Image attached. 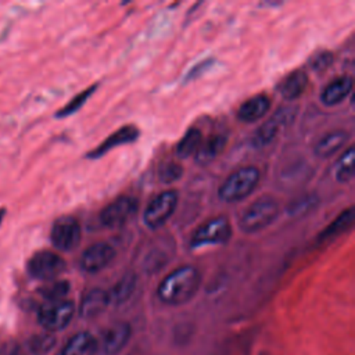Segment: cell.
Returning a JSON list of instances; mask_svg holds the SVG:
<instances>
[{
    "instance_id": "cell-1",
    "label": "cell",
    "mask_w": 355,
    "mask_h": 355,
    "mask_svg": "<svg viewBox=\"0 0 355 355\" xmlns=\"http://www.w3.org/2000/svg\"><path fill=\"white\" fill-rule=\"evenodd\" d=\"M200 283V270L193 265H182L161 280L157 288V297L166 305H183L197 294Z\"/></svg>"
},
{
    "instance_id": "cell-2",
    "label": "cell",
    "mask_w": 355,
    "mask_h": 355,
    "mask_svg": "<svg viewBox=\"0 0 355 355\" xmlns=\"http://www.w3.org/2000/svg\"><path fill=\"white\" fill-rule=\"evenodd\" d=\"M259 169L254 165L239 168L220 184L218 197L225 202H239L252 194L259 183Z\"/></svg>"
},
{
    "instance_id": "cell-3",
    "label": "cell",
    "mask_w": 355,
    "mask_h": 355,
    "mask_svg": "<svg viewBox=\"0 0 355 355\" xmlns=\"http://www.w3.org/2000/svg\"><path fill=\"white\" fill-rule=\"evenodd\" d=\"M279 215V204L272 197H261L245 208L239 219V227L243 233L252 234L263 230Z\"/></svg>"
},
{
    "instance_id": "cell-4",
    "label": "cell",
    "mask_w": 355,
    "mask_h": 355,
    "mask_svg": "<svg viewBox=\"0 0 355 355\" xmlns=\"http://www.w3.org/2000/svg\"><path fill=\"white\" fill-rule=\"evenodd\" d=\"M233 236L232 223L226 216H215L198 226L190 237L189 247L200 250L209 245H223Z\"/></svg>"
},
{
    "instance_id": "cell-5",
    "label": "cell",
    "mask_w": 355,
    "mask_h": 355,
    "mask_svg": "<svg viewBox=\"0 0 355 355\" xmlns=\"http://www.w3.org/2000/svg\"><path fill=\"white\" fill-rule=\"evenodd\" d=\"M179 194L176 190H165L157 194L146 207L143 212V223L150 230L162 227L173 215L178 207Z\"/></svg>"
},
{
    "instance_id": "cell-6",
    "label": "cell",
    "mask_w": 355,
    "mask_h": 355,
    "mask_svg": "<svg viewBox=\"0 0 355 355\" xmlns=\"http://www.w3.org/2000/svg\"><path fill=\"white\" fill-rule=\"evenodd\" d=\"M80 239L82 229L76 218L64 215L54 220L50 230V241L54 248L64 252L72 251L79 245Z\"/></svg>"
},
{
    "instance_id": "cell-7",
    "label": "cell",
    "mask_w": 355,
    "mask_h": 355,
    "mask_svg": "<svg viewBox=\"0 0 355 355\" xmlns=\"http://www.w3.org/2000/svg\"><path fill=\"white\" fill-rule=\"evenodd\" d=\"M75 313V305L69 300L47 301L37 313L39 323L49 331L62 330L72 319Z\"/></svg>"
},
{
    "instance_id": "cell-8",
    "label": "cell",
    "mask_w": 355,
    "mask_h": 355,
    "mask_svg": "<svg viewBox=\"0 0 355 355\" xmlns=\"http://www.w3.org/2000/svg\"><path fill=\"white\" fill-rule=\"evenodd\" d=\"M67 268L65 259L49 250L39 251L31 257L28 261V273L33 279L39 280H53L60 276Z\"/></svg>"
},
{
    "instance_id": "cell-9",
    "label": "cell",
    "mask_w": 355,
    "mask_h": 355,
    "mask_svg": "<svg viewBox=\"0 0 355 355\" xmlns=\"http://www.w3.org/2000/svg\"><path fill=\"white\" fill-rule=\"evenodd\" d=\"M139 202L136 198L122 196L105 205L100 212V223L108 229L123 226L137 211Z\"/></svg>"
},
{
    "instance_id": "cell-10",
    "label": "cell",
    "mask_w": 355,
    "mask_h": 355,
    "mask_svg": "<svg viewBox=\"0 0 355 355\" xmlns=\"http://www.w3.org/2000/svg\"><path fill=\"white\" fill-rule=\"evenodd\" d=\"M139 136H140L139 128L133 123H126V125L118 128L116 130H114L101 143H98V146H96L93 150L87 151L86 158L98 159L116 147L135 143L139 139Z\"/></svg>"
},
{
    "instance_id": "cell-11",
    "label": "cell",
    "mask_w": 355,
    "mask_h": 355,
    "mask_svg": "<svg viewBox=\"0 0 355 355\" xmlns=\"http://www.w3.org/2000/svg\"><path fill=\"white\" fill-rule=\"evenodd\" d=\"M115 258V248L105 243L98 241L87 247L80 257V268L87 273H97L107 268V265Z\"/></svg>"
},
{
    "instance_id": "cell-12",
    "label": "cell",
    "mask_w": 355,
    "mask_h": 355,
    "mask_svg": "<svg viewBox=\"0 0 355 355\" xmlns=\"http://www.w3.org/2000/svg\"><path fill=\"white\" fill-rule=\"evenodd\" d=\"M270 98L265 93L255 94L240 104L237 110V118L241 122L252 123L262 119L270 110Z\"/></svg>"
},
{
    "instance_id": "cell-13",
    "label": "cell",
    "mask_w": 355,
    "mask_h": 355,
    "mask_svg": "<svg viewBox=\"0 0 355 355\" xmlns=\"http://www.w3.org/2000/svg\"><path fill=\"white\" fill-rule=\"evenodd\" d=\"M352 86H354V80L351 76L344 75V76L336 78L334 80H331L323 87L319 96L320 103L324 104L326 107H334L343 103L351 94Z\"/></svg>"
},
{
    "instance_id": "cell-14",
    "label": "cell",
    "mask_w": 355,
    "mask_h": 355,
    "mask_svg": "<svg viewBox=\"0 0 355 355\" xmlns=\"http://www.w3.org/2000/svg\"><path fill=\"white\" fill-rule=\"evenodd\" d=\"M308 85V73L304 69H294L280 82L279 92L284 100H295L305 93Z\"/></svg>"
},
{
    "instance_id": "cell-15",
    "label": "cell",
    "mask_w": 355,
    "mask_h": 355,
    "mask_svg": "<svg viewBox=\"0 0 355 355\" xmlns=\"http://www.w3.org/2000/svg\"><path fill=\"white\" fill-rule=\"evenodd\" d=\"M284 121L286 119L282 116V112L269 118L266 122L259 125L258 129L254 132V135L251 136L250 144L254 148H262V147H266L268 144H270L279 135Z\"/></svg>"
},
{
    "instance_id": "cell-16",
    "label": "cell",
    "mask_w": 355,
    "mask_h": 355,
    "mask_svg": "<svg viewBox=\"0 0 355 355\" xmlns=\"http://www.w3.org/2000/svg\"><path fill=\"white\" fill-rule=\"evenodd\" d=\"M130 326L125 322H119L112 324L104 334L103 347L107 355L118 354L130 338Z\"/></svg>"
},
{
    "instance_id": "cell-17",
    "label": "cell",
    "mask_w": 355,
    "mask_h": 355,
    "mask_svg": "<svg viewBox=\"0 0 355 355\" xmlns=\"http://www.w3.org/2000/svg\"><path fill=\"white\" fill-rule=\"evenodd\" d=\"M349 140V135L345 130H333L324 135L318 140L315 144L313 153L319 158H330L333 157L337 151H340L347 141Z\"/></svg>"
},
{
    "instance_id": "cell-18",
    "label": "cell",
    "mask_w": 355,
    "mask_h": 355,
    "mask_svg": "<svg viewBox=\"0 0 355 355\" xmlns=\"http://www.w3.org/2000/svg\"><path fill=\"white\" fill-rule=\"evenodd\" d=\"M97 340L89 331L73 334L61 349L60 355H96Z\"/></svg>"
},
{
    "instance_id": "cell-19",
    "label": "cell",
    "mask_w": 355,
    "mask_h": 355,
    "mask_svg": "<svg viewBox=\"0 0 355 355\" xmlns=\"http://www.w3.org/2000/svg\"><path fill=\"white\" fill-rule=\"evenodd\" d=\"M354 218H355V212L354 208L349 207L347 209H344L343 212H340L334 220H331V223H329L319 234H318V243H327L330 240L337 239L340 234L345 233L354 223Z\"/></svg>"
},
{
    "instance_id": "cell-20",
    "label": "cell",
    "mask_w": 355,
    "mask_h": 355,
    "mask_svg": "<svg viewBox=\"0 0 355 355\" xmlns=\"http://www.w3.org/2000/svg\"><path fill=\"white\" fill-rule=\"evenodd\" d=\"M110 305L108 293L101 288H93L85 294L79 306V315L82 318H94L101 313Z\"/></svg>"
},
{
    "instance_id": "cell-21",
    "label": "cell",
    "mask_w": 355,
    "mask_h": 355,
    "mask_svg": "<svg viewBox=\"0 0 355 355\" xmlns=\"http://www.w3.org/2000/svg\"><path fill=\"white\" fill-rule=\"evenodd\" d=\"M226 143H227V137L222 133L209 136L207 140L201 143L198 151L196 153V161L202 165L211 162L225 150Z\"/></svg>"
},
{
    "instance_id": "cell-22",
    "label": "cell",
    "mask_w": 355,
    "mask_h": 355,
    "mask_svg": "<svg viewBox=\"0 0 355 355\" xmlns=\"http://www.w3.org/2000/svg\"><path fill=\"white\" fill-rule=\"evenodd\" d=\"M202 143V133L198 128L191 126L186 130V133L182 136V139L178 141L175 153L179 158H189L196 155L200 146Z\"/></svg>"
},
{
    "instance_id": "cell-23",
    "label": "cell",
    "mask_w": 355,
    "mask_h": 355,
    "mask_svg": "<svg viewBox=\"0 0 355 355\" xmlns=\"http://www.w3.org/2000/svg\"><path fill=\"white\" fill-rule=\"evenodd\" d=\"M136 276L133 273H126L125 276H122L119 279V282L110 290L108 293V298H110V304H122L125 302L132 293L136 288Z\"/></svg>"
},
{
    "instance_id": "cell-24",
    "label": "cell",
    "mask_w": 355,
    "mask_h": 355,
    "mask_svg": "<svg viewBox=\"0 0 355 355\" xmlns=\"http://www.w3.org/2000/svg\"><path fill=\"white\" fill-rule=\"evenodd\" d=\"M96 89H97V83H94V85L86 87L85 90L79 92L78 94H75L64 107H61L55 112V118L61 119V118H67V116H71V115L76 114L87 103V100L94 94Z\"/></svg>"
},
{
    "instance_id": "cell-25",
    "label": "cell",
    "mask_w": 355,
    "mask_h": 355,
    "mask_svg": "<svg viewBox=\"0 0 355 355\" xmlns=\"http://www.w3.org/2000/svg\"><path fill=\"white\" fill-rule=\"evenodd\" d=\"M354 158H355V151L354 147L349 146L343 155L338 158L334 166V178L340 183H348L354 178Z\"/></svg>"
},
{
    "instance_id": "cell-26",
    "label": "cell",
    "mask_w": 355,
    "mask_h": 355,
    "mask_svg": "<svg viewBox=\"0 0 355 355\" xmlns=\"http://www.w3.org/2000/svg\"><path fill=\"white\" fill-rule=\"evenodd\" d=\"M216 58L214 57H207L202 58L201 61H198L197 64H194L183 76V83H190L198 78H201L202 75H205L207 72H209L215 65H216Z\"/></svg>"
},
{
    "instance_id": "cell-27",
    "label": "cell",
    "mask_w": 355,
    "mask_h": 355,
    "mask_svg": "<svg viewBox=\"0 0 355 355\" xmlns=\"http://www.w3.org/2000/svg\"><path fill=\"white\" fill-rule=\"evenodd\" d=\"M68 291H69V283L67 280H57L43 287L42 295L47 301H57V300H64Z\"/></svg>"
},
{
    "instance_id": "cell-28",
    "label": "cell",
    "mask_w": 355,
    "mask_h": 355,
    "mask_svg": "<svg viewBox=\"0 0 355 355\" xmlns=\"http://www.w3.org/2000/svg\"><path fill=\"white\" fill-rule=\"evenodd\" d=\"M182 176H183V166L173 161H169V162L161 165V168L158 171V178L165 184H171V183L179 180Z\"/></svg>"
},
{
    "instance_id": "cell-29",
    "label": "cell",
    "mask_w": 355,
    "mask_h": 355,
    "mask_svg": "<svg viewBox=\"0 0 355 355\" xmlns=\"http://www.w3.org/2000/svg\"><path fill=\"white\" fill-rule=\"evenodd\" d=\"M55 344V338L50 334H39L31 338L29 348L35 355H43L49 352Z\"/></svg>"
},
{
    "instance_id": "cell-30",
    "label": "cell",
    "mask_w": 355,
    "mask_h": 355,
    "mask_svg": "<svg viewBox=\"0 0 355 355\" xmlns=\"http://www.w3.org/2000/svg\"><path fill=\"white\" fill-rule=\"evenodd\" d=\"M334 61V55L330 51H320L318 54H315L312 57V60L309 61L312 69L315 71H324L326 68H329V65Z\"/></svg>"
},
{
    "instance_id": "cell-31",
    "label": "cell",
    "mask_w": 355,
    "mask_h": 355,
    "mask_svg": "<svg viewBox=\"0 0 355 355\" xmlns=\"http://www.w3.org/2000/svg\"><path fill=\"white\" fill-rule=\"evenodd\" d=\"M313 202H316V198H313L312 196H306V197L298 198L297 201H294L290 205V208H287V212H290L291 215H301L302 212L311 211Z\"/></svg>"
},
{
    "instance_id": "cell-32",
    "label": "cell",
    "mask_w": 355,
    "mask_h": 355,
    "mask_svg": "<svg viewBox=\"0 0 355 355\" xmlns=\"http://www.w3.org/2000/svg\"><path fill=\"white\" fill-rule=\"evenodd\" d=\"M0 355H19V347L15 341H7L0 347Z\"/></svg>"
},
{
    "instance_id": "cell-33",
    "label": "cell",
    "mask_w": 355,
    "mask_h": 355,
    "mask_svg": "<svg viewBox=\"0 0 355 355\" xmlns=\"http://www.w3.org/2000/svg\"><path fill=\"white\" fill-rule=\"evenodd\" d=\"M3 215H4V209H0V220H1V218H3Z\"/></svg>"
}]
</instances>
